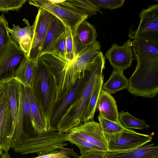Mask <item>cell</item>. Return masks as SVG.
<instances>
[{
  "instance_id": "cell-1",
  "label": "cell",
  "mask_w": 158,
  "mask_h": 158,
  "mask_svg": "<svg viewBox=\"0 0 158 158\" xmlns=\"http://www.w3.org/2000/svg\"><path fill=\"white\" fill-rule=\"evenodd\" d=\"M133 39L132 51L137 65L128 79V91L135 96L154 97L158 92V41Z\"/></svg>"
},
{
  "instance_id": "cell-2",
  "label": "cell",
  "mask_w": 158,
  "mask_h": 158,
  "mask_svg": "<svg viewBox=\"0 0 158 158\" xmlns=\"http://www.w3.org/2000/svg\"><path fill=\"white\" fill-rule=\"evenodd\" d=\"M105 59L102 52L100 51L95 57L90 69L85 71L80 89L58 125L57 129L59 133H68L71 129L83 123L84 114L89 99L103 75Z\"/></svg>"
},
{
  "instance_id": "cell-3",
  "label": "cell",
  "mask_w": 158,
  "mask_h": 158,
  "mask_svg": "<svg viewBox=\"0 0 158 158\" xmlns=\"http://www.w3.org/2000/svg\"><path fill=\"white\" fill-rule=\"evenodd\" d=\"M101 48L100 42L97 40L82 49L68 63L47 62L52 68L56 76V102L64 98L85 71L90 69L94 59Z\"/></svg>"
},
{
  "instance_id": "cell-4",
  "label": "cell",
  "mask_w": 158,
  "mask_h": 158,
  "mask_svg": "<svg viewBox=\"0 0 158 158\" xmlns=\"http://www.w3.org/2000/svg\"><path fill=\"white\" fill-rule=\"evenodd\" d=\"M34 72L32 90L49 121L56 101L57 86L56 74L52 67L40 58L36 62Z\"/></svg>"
},
{
  "instance_id": "cell-5",
  "label": "cell",
  "mask_w": 158,
  "mask_h": 158,
  "mask_svg": "<svg viewBox=\"0 0 158 158\" xmlns=\"http://www.w3.org/2000/svg\"><path fill=\"white\" fill-rule=\"evenodd\" d=\"M68 133H59L57 131L40 134L25 135L15 148V152L22 155L36 154L40 156L60 150L68 145Z\"/></svg>"
},
{
  "instance_id": "cell-6",
  "label": "cell",
  "mask_w": 158,
  "mask_h": 158,
  "mask_svg": "<svg viewBox=\"0 0 158 158\" xmlns=\"http://www.w3.org/2000/svg\"><path fill=\"white\" fill-rule=\"evenodd\" d=\"M19 106L13 136L11 147L13 150L21 138L29 132V127L32 128L33 133L38 134V127L31 112L27 98L25 86L19 82Z\"/></svg>"
},
{
  "instance_id": "cell-7",
  "label": "cell",
  "mask_w": 158,
  "mask_h": 158,
  "mask_svg": "<svg viewBox=\"0 0 158 158\" xmlns=\"http://www.w3.org/2000/svg\"><path fill=\"white\" fill-rule=\"evenodd\" d=\"M107 143V152H113L133 149L150 142L151 135L141 134L126 128L114 133H103Z\"/></svg>"
},
{
  "instance_id": "cell-8",
  "label": "cell",
  "mask_w": 158,
  "mask_h": 158,
  "mask_svg": "<svg viewBox=\"0 0 158 158\" xmlns=\"http://www.w3.org/2000/svg\"><path fill=\"white\" fill-rule=\"evenodd\" d=\"M56 17L42 8H39L33 27V36L27 59L36 61L52 23Z\"/></svg>"
},
{
  "instance_id": "cell-9",
  "label": "cell",
  "mask_w": 158,
  "mask_h": 158,
  "mask_svg": "<svg viewBox=\"0 0 158 158\" xmlns=\"http://www.w3.org/2000/svg\"><path fill=\"white\" fill-rule=\"evenodd\" d=\"M27 59V54L11 38L0 59V81L10 78Z\"/></svg>"
},
{
  "instance_id": "cell-10",
  "label": "cell",
  "mask_w": 158,
  "mask_h": 158,
  "mask_svg": "<svg viewBox=\"0 0 158 158\" xmlns=\"http://www.w3.org/2000/svg\"><path fill=\"white\" fill-rule=\"evenodd\" d=\"M27 1L30 4L38 8H42L48 11L72 30H76L80 24L89 18L87 15L79 14L56 3L53 0H32Z\"/></svg>"
},
{
  "instance_id": "cell-11",
  "label": "cell",
  "mask_w": 158,
  "mask_h": 158,
  "mask_svg": "<svg viewBox=\"0 0 158 158\" xmlns=\"http://www.w3.org/2000/svg\"><path fill=\"white\" fill-rule=\"evenodd\" d=\"M140 22L131 39L140 38L158 41V4L143 9L139 14Z\"/></svg>"
},
{
  "instance_id": "cell-12",
  "label": "cell",
  "mask_w": 158,
  "mask_h": 158,
  "mask_svg": "<svg viewBox=\"0 0 158 158\" xmlns=\"http://www.w3.org/2000/svg\"><path fill=\"white\" fill-rule=\"evenodd\" d=\"M69 135L83 140L107 152V143L99 123L92 120L71 129Z\"/></svg>"
},
{
  "instance_id": "cell-13",
  "label": "cell",
  "mask_w": 158,
  "mask_h": 158,
  "mask_svg": "<svg viewBox=\"0 0 158 158\" xmlns=\"http://www.w3.org/2000/svg\"><path fill=\"white\" fill-rule=\"evenodd\" d=\"M5 94L0 102V148L8 152L11 147L14 125L9 97Z\"/></svg>"
},
{
  "instance_id": "cell-14",
  "label": "cell",
  "mask_w": 158,
  "mask_h": 158,
  "mask_svg": "<svg viewBox=\"0 0 158 158\" xmlns=\"http://www.w3.org/2000/svg\"><path fill=\"white\" fill-rule=\"evenodd\" d=\"M131 39L128 40L122 46L113 44L105 54L114 70L123 71L129 68L135 59Z\"/></svg>"
},
{
  "instance_id": "cell-15",
  "label": "cell",
  "mask_w": 158,
  "mask_h": 158,
  "mask_svg": "<svg viewBox=\"0 0 158 158\" xmlns=\"http://www.w3.org/2000/svg\"><path fill=\"white\" fill-rule=\"evenodd\" d=\"M84 74L77 81L64 98L56 102L49 119V131H57L58 125L66 110L74 99L82 83Z\"/></svg>"
},
{
  "instance_id": "cell-16",
  "label": "cell",
  "mask_w": 158,
  "mask_h": 158,
  "mask_svg": "<svg viewBox=\"0 0 158 158\" xmlns=\"http://www.w3.org/2000/svg\"><path fill=\"white\" fill-rule=\"evenodd\" d=\"M30 109L37 124L38 134L49 131V121L46 113L34 95L32 89L25 86Z\"/></svg>"
},
{
  "instance_id": "cell-17",
  "label": "cell",
  "mask_w": 158,
  "mask_h": 158,
  "mask_svg": "<svg viewBox=\"0 0 158 158\" xmlns=\"http://www.w3.org/2000/svg\"><path fill=\"white\" fill-rule=\"evenodd\" d=\"M65 31L64 24L59 19L56 17L49 27L39 58L45 54L55 52L56 44Z\"/></svg>"
},
{
  "instance_id": "cell-18",
  "label": "cell",
  "mask_w": 158,
  "mask_h": 158,
  "mask_svg": "<svg viewBox=\"0 0 158 158\" xmlns=\"http://www.w3.org/2000/svg\"><path fill=\"white\" fill-rule=\"evenodd\" d=\"M97 109L105 118L121 124L116 102L111 94L102 89L98 101Z\"/></svg>"
},
{
  "instance_id": "cell-19",
  "label": "cell",
  "mask_w": 158,
  "mask_h": 158,
  "mask_svg": "<svg viewBox=\"0 0 158 158\" xmlns=\"http://www.w3.org/2000/svg\"><path fill=\"white\" fill-rule=\"evenodd\" d=\"M154 143L133 149L107 152L105 158H158V147Z\"/></svg>"
},
{
  "instance_id": "cell-20",
  "label": "cell",
  "mask_w": 158,
  "mask_h": 158,
  "mask_svg": "<svg viewBox=\"0 0 158 158\" xmlns=\"http://www.w3.org/2000/svg\"><path fill=\"white\" fill-rule=\"evenodd\" d=\"M57 4L79 14L88 17L96 15L97 12L103 14L101 9L89 0H53Z\"/></svg>"
},
{
  "instance_id": "cell-21",
  "label": "cell",
  "mask_w": 158,
  "mask_h": 158,
  "mask_svg": "<svg viewBox=\"0 0 158 158\" xmlns=\"http://www.w3.org/2000/svg\"><path fill=\"white\" fill-rule=\"evenodd\" d=\"M1 83L7 94L10 100L15 127L19 106V81L15 79L11 78L1 81Z\"/></svg>"
},
{
  "instance_id": "cell-22",
  "label": "cell",
  "mask_w": 158,
  "mask_h": 158,
  "mask_svg": "<svg viewBox=\"0 0 158 158\" xmlns=\"http://www.w3.org/2000/svg\"><path fill=\"white\" fill-rule=\"evenodd\" d=\"M76 35L81 47L89 46L97 40V33L94 26L86 20L82 22L77 27Z\"/></svg>"
},
{
  "instance_id": "cell-23",
  "label": "cell",
  "mask_w": 158,
  "mask_h": 158,
  "mask_svg": "<svg viewBox=\"0 0 158 158\" xmlns=\"http://www.w3.org/2000/svg\"><path fill=\"white\" fill-rule=\"evenodd\" d=\"M36 61L27 59L10 78H14L24 86L32 89L34 78V68Z\"/></svg>"
},
{
  "instance_id": "cell-24",
  "label": "cell",
  "mask_w": 158,
  "mask_h": 158,
  "mask_svg": "<svg viewBox=\"0 0 158 158\" xmlns=\"http://www.w3.org/2000/svg\"><path fill=\"white\" fill-rule=\"evenodd\" d=\"M128 87V79L124 76L123 71L114 69L107 81L103 85L102 89L111 94Z\"/></svg>"
},
{
  "instance_id": "cell-25",
  "label": "cell",
  "mask_w": 158,
  "mask_h": 158,
  "mask_svg": "<svg viewBox=\"0 0 158 158\" xmlns=\"http://www.w3.org/2000/svg\"><path fill=\"white\" fill-rule=\"evenodd\" d=\"M103 79V75L98 81L89 99L84 114L83 123L93 119L99 98L102 89Z\"/></svg>"
},
{
  "instance_id": "cell-26",
  "label": "cell",
  "mask_w": 158,
  "mask_h": 158,
  "mask_svg": "<svg viewBox=\"0 0 158 158\" xmlns=\"http://www.w3.org/2000/svg\"><path fill=\"white\" fill-rule=\"evenodd\" d=\"M118 120L123 127L126 129L133 128L142 130L148 128L150 126L143 120L137 119L128 112L122 111L119 113Z\"/></svg>"
},
{
  "instance_id": "cell-27",
  "label": "cell",
  "mask_w": 158,
  "mask_h": 158,
  "mask_svg": "<svg viewBox=\"0 0 158 158\" xmlns=\"http://www.w3.org/2000/svg\"><path fill=\"white\" fill-rule=\"evenodd\" d=\"M23 21L26 25L25 27L21 28L19 25L13 24L12 28L9 27L8 29L9 34L11 35L12 39L18 44L22 39L29 36H33L32 26L30 25L28 19H24Z\"/></svg>"
},
{
  "instance_id": "cell-28",
  "label": "cell",
  "mask_w": 158,
  "mask_h": 158,
  "mask_svg": "<svg viewBox=\"0 0 158 158\" xmlns=\"http://www.w3.org/2000/svg\"><path fill=\"white\" fill-rule=\"evenodd\" d=\"M8 22L2 14L0 16V59L11 39L8 32Z\"/></svg>"
},
{
  "instance_id": "cell-29",
  "label": "cell",
  "mask_w": 158,
  "mask_h": 158,
  "mask_svg": "<svg viewBox=\"0 0 158 158\" xmlns=\"http://www.w3.org/2000/svg\"><path fill=\"white\" fill-rule=\"evenodd\" d=\"M68 141L77 146L79 148L81 155H84L93 150L105 151L102 148L83 140L69 135Z\"/></svg>"
},
{
  "instance_id": "cell-30",
  "label": "cell",
  "mask_w": 158,
  "mask_h": 158,
  "mask_svg": "<svg viewBox=\"0 0 158 158\" xmlns=\"http://www.w3.org/2000/svg\"><path fill=\"white\" fill-rule=\"evenodd\" d=\"M98 119L103 133H114L121 131L126 129L121 124L106 119L100 114Z\"/></svg>"
},
{
  "instance_id": "cell-31",
  "label": "cell",
  "mask_w": 158,
  "mask_h": 158,
  "mask_svg": "<svg viewBox=\"0 0 158 158\" xmlns=\"http://www.w3.org/2000/svg\"><path fill=\"white\" fill-rule=\"evenodd\" d=\"M70 156L75 158L79 156L73 149L63 147L60 150L54 151L48 154L38 156L33 158H66Z\"/></svg>"
},
{
  "instance_id": "cell-32",
  "label": "cell",
  "mask_w": 158,
  "mask_h": 158,
  "mask_svg": "<svg viewBox=\"0 0 158 158\" xmlns=\"http://www.w3.org/2000/svg\"><path fill=\"white\" fill-rule=\"evenodd\" d=\"M27 0H0V11L7 13L9 11H18Z\"/></svg>"
},
{
  "instance_id": "cell-33",
  "label": "cell",
  "mask_w": 158,
  "mask_h": 158,
  "mask_svg": "<svg viewBox=\"0 0 158 158\" xmlns=\"http://www.w3.org/2000/svg\"><path fill=\"white\" fill-rule=\"evenodd\" d=\"M91 1L101 9L112 10L122 6L124 0H91Z\"/></svg>"
},
{
  "instance_id": "cell-34",
  "label": "cell",
  "mask_w": 158,
  "mask_h": 158,
  "mask_svg": "<svg viewBox=\"0 0 158 158\" xmlns=\"http://www.w3.org/2000/svg\"><path fill=\"white\" fill-rule=\"evenodd\" d=\"M55 52L62 58L65 59L66 50L65 33L56 43L55 47Z\"/></svg>"
},
{
  "instance_id": "cell-35",
  "label": "cell",
  "mask_w": 158,
  "mask_h": 158,
  "mask_svg": "<svg viewBox=\"0 0 158 158\" xmlns=\"http://www.w3.org/2000/svg\"><path fill=\"white\" fill-rule=\"evenodd\" d=\"M107 151L93 150L75 158H105Z\"/></svg>"
},
{
  "instance_id": "cell-36",
  "label": "cell",
  "mask_w": 158,
  "mask_h": 158,
  "mask_svg": "<svg viewBox=\"0 0 158 158\" xmlns=\"http://www.w3.org/2000/svg\"><path fill=\"white\" fill-rule=\"evenodd\" d=\"M5 94L3 86L0 84V102L3 98Z\"/></svg>"
},
{
  "instance_id": "cell-37",
  "label": "cell",
  "mask_w": 158,
  "mask_h": 158,
  "mask_svg": "<svg viewBox=\"0 0 158 158\" xmlns=\"http://www.w3.org/2000/svg\"><path fill=\"white\" fill-rule=\"evenodd\" d=\"M0 158H12L8 152H5L2 154Z\"/></svg>"
},
{
  "instance_id": "cell-38",
  "label": "cell",
  "mask_w": 158,
  "mask_h": 158,
  "mask_svg": "<svg viewBox=\"0 0 158 158\" xmlns=\"http://www.w3.org/2000/svg\"><path fill=\"white\" fill-rule=\"evenodd\" d=\"M3 153V150L0 148V157L1 156Z\"/></svg>"
},
{
  "instance_id": "cell-39",
  "label": "cell",
  "mask_w": 158,
  "mask_h": 158,
  "mask_svg": "<svg viewBox=\"0 0 158 158\" xmlns=\"http://www.w3.org/2000/svg\"><path fill=\"white\" fill-rule=\"evenodd\" d=\"M66 158H72L70 157V156H69V157H67Z\"/></svg>"
},
{
  "instance_id": "cell-40",
  "label": "cell",
  "mask_w": 158,
  "mask_h": 158,
  "mask_svg": "<svg viewBox=\"0 0 158 158\" xmlns=\"http://www.w3.org/2000/svg\"><path fill=\"white\" fill-rule=\"evenodd\" d=\"M0 83H1V81H0Z\"/></svg>"
}]
</instances>
